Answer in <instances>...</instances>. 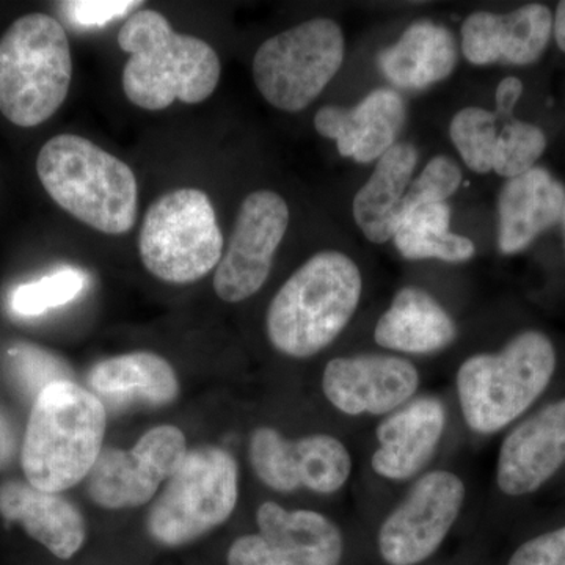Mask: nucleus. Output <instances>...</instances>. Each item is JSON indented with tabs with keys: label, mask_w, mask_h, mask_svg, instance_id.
<instances>
[{
	"label": "nucleus",
	"mask_w": 565,
	"mask_h": 565,
	"mask_svg": "<svg viewBox=\"0 0 565 565\" xmlns=\"http://www.w3.org/2000/svg\"><path fill=\"white\" fill-rule=\"evenodd\" d=\"M460 184H462V172L459 166L446 156H437L408 185L404 199L403 218L416 207L445 203V200L455 195Z\"/></svg>",
	"instance_id": "obj_31"
},
{
	"label": "nucleus",
	"mask_w": 565,
	"mask_h": 565,
	"mask_svg": "<svg viewBox=\"0 0 565 565\" xmlns=\"http://www.w3.org/2000/svg\"><path fill=\"white\" fill-rule=\"evenodd\" d=\"M73 79L68 35L50 14L13 22L0 39V111L20 128H35L55 114Z\"/></svg>",
	"instance_id": "obj_6"
},
{
	"label": "nucleus",
	"mask_w": 565,
	"mask_h": 565,
	"mask_svg": "<svg viewBox=\"0 0 565 565\" xmlns=\"http://www.w3.org/2000/svg\"><path fill=\"white\" fill-rule=\"evenodd\" d=\"M508 565H565V526L525 542Z\"/></svg>",
	"instance_id": "obj_33"
},
{
	"label": "nucleus",
	"mask_w": 565,
	"mask_h": 565,
	"mask_svg": "<svg viewBox=\"0 0 565 565\" xmlns=\"http://www.w3.org/2000/svg\"><path fill=\"white\" fill-rule=\"evenodd\" d=\"M467 489L452 471L423 475L386 516L377 544L388 565H418L440 548L465 504Z\"/></svg>",
	"instance_id": "obj_10"
},
{
	"label": "nucleus",
	"mask_w": 565,
	"mask_h": 565,
	"mask_svg": "<svg viewBox=\"0 0 565 565\" xmlns=\"http://www.w3.org/2000/svg\"><path fill=\"white\" fill-rule=\"evenodd\" d=\"M188 452L180 427H152L129 451L102 452L88 475V494L93 503L110 511L139 508L180 470Z\"/></svg>",
	"instance_id": "obj_11"
},
{
	"label": "nucleus",
	"mask_w": 565,
	"mask_h": 565,
	"mask_svg": "<svg viewBox=\"0 0 565 565\" xmlns=\"http://www.w3.org/2000/svg\"><path fill=\"white\" fill-rule=\"evenodd\" d=\"M118 44L131 55L122 68V92L140 109L206 102L221 81L222 63L214 47L173 31L159 11L132 14L118 33Z\"/></svg>",
	"instance_id": "obj_1"
},
{
	"label": "nucleus",
	"mask_w": 565,
	"mask_h": 565,
	"mask_svg": "<svg viewBox=\"0 0 565 565\" xmlns=\"http://www.w3.org/2000/svg\"><path fill=\"white\" fill-rule=\"evenodd\" d=\"M7 371L25 396H36L55 382L73 381L68 364L39 345L18 343L6 353Z\"/></svg>",
	"instance_id": "obj_29"
},
{
	"label": "nucleus",
	"mask_w": 565,
	"mask_h": 565,
	"mask_svg": "<svg viewBox=\"0 0 565 565\" xmlns=\"http://www.w3.org/2000/svg\"><path fill=\"white\" fill-rule=\"evenodd\" d=\"M418 386L414 363L381 353L338 356L322 374L327 401L348 416L393 414L415 396Z\"/></svg>",
	"instance_id": "obj_14"
},
{
	"label": "nucleus",
	"mask_w": 565,
	"mask_h": 565,
	"mask_svg": "<svg viewBox=\"0 0 565 565\" xmlns=\"http://www.w3.org/2000/svg\"><path fill=\"white\" fill-rule=\"evenodd\" d=\"M359 266L340 252L311 256L275 294L267 337L275 351L310 359L343 333L362 299Z\"/></svg>",
	"instance_id": "obj_3"
},
{
	"label": "nucleus",
	"mask_w": 565,
	"mask_h": 565,
	"mask_svg": "<svg viewBox=\"0 0 565 565\" xmlns=\"http://www.w3.org/2000/svg\"><path fill=\"white\" fill-rule=\"evenodd\" d=\"M552 31V11L544 6H526L508 14L476 11L462 24V52L473 65H527L541 57Z\"/></svg>",
	"instance_id": "obj_18"
},
{
	"label": "nucleus",
	"mask_w": 565,
	"mask_h": 565,
	"mask_svg": "<svg viewBox=\"0 0 565 565\" xmlns=\"http://www.w3.org/2000/svg\"><path fill=\"white\" fill-rule=\"evenodd\" d=\"M256 523L275 565H340L343 559V534L321 512L288 511L266 501L256 511Z\"/></svg>",
	"instance_id": "obj_19"
},
{
	"label": "nucleus",
	"mask_w": 565,
	"mask_h": 565,
	"mask_svg": "<svg viewBox=\"0 0 565 565\" xmlns=\"http://www.w3.org/2000/svg\"><path fill=\"white\" fill-rule=\"evenodd\" d=\"M106 405L73 381L55 382L33 401L22 441L21 465L29 484L61 493L88 478L102 456Z\"/></svg>",
	"instance_id": "obj_2"
},
{
	"label": "nucleus",
	"mask_w": 565,
	"mask_h": 565,
	"mask_svg": "<svg viewBox=\"0 0 565 565\" xmlns=\"http://www.w3.org/2000/svg\"><path fill=\"white\" fill-rule=\"evenodd\" d=\"M63 10L68 14L70 20L84 28H96L106 22L125 17L141 2L136 0H74L63 2Z\"/></svg>",
	"instance_id": "obj_32"
},
{
	"label": "nucleus",
	"mask_w": 565,
	"mask_h": 565,
	"mask_svg": "<svg viewBox=\"0 0 565 565\" xmlns=\"http://www.w3.org/2000/svg\"><path fill=\"white\" fill-rule=\"evenodd\" d=\"M248 459L259 481L280 493L307 489L333 494L352 475L351 452L329 434L288 440L274 427H258L248 444Z\"/></svg>",
	"instance_id": "obj_12"
},
{
	"label": "nucleus",
	"mask_w": 565,
	"mask_h": 565,
	"mask_svg": "<svg viewBox=\"0 0 565 565\" xmlns=\"http://www.w3.org/2000/svg\"><path fill=\"white\" fill-rule=\"evenodd\" d=\"M99 399L125 407H166L178 399L180 381L172 364L152 352H132L96 363L88 375Z\"/></svg>",
	"instance_id": "obj_23"
},
{
	"label": "nucleus",
	"mask_w": 565,
	"mask_h": 565,
	"mask_svg": "<svg viewBox=\"0 0 565 565\" xmlns=\"http://www.w3.org/2000/svg\"><path fill=\"white\" fill-rule=\"evenodd\" d=\"M448 204H427L408 212L394 234V244L407 259H440L463 263L473 258L475 244L468 237L449 232Z\"/></svg>",
	"instance_id": "obj_26"
},
{
	"label": "nucleus",
	"mask_w": 565,
	"mask_h": 565,
	"mask_svg": "<svg viewBox=\"0 0 565 565\" xmlns=\"http://www.w3.org/2000/svg\"><path fill=\"white\" fill-rule=\"evenodd\" d=\"M343 61L340 25L316 18L264 41L253 58V79L270 106L299 111L321 95Z\"/></svg>",
	"instance_id": "obj_9"
},
{
	"label": "nucleus",
	"mask_w": 565,
	"mask_h": 565,
	"mask_svg": "<svg viewBox=\"0 0 565 565\" xmlns=\"http://www.w3.org/2000/svg\"><path fill=\"white\" fill-rule=\"evenodd\" d=\"M498 117L481 107H467L457 111L449 126V136L468 169L476 173L493 170V154L497 148Z\"/></svg>",
	"instance_id": "obj_27"
},
{
	"label": "nucleus",
	"mask_w": 565,
	"mask_h": 565,
	"mask_svg": "<svg viewBox=\"0 0 565 565\" xmlns=\"http://www.w3.org/2000/svg\"><path fill=\"white\" fill-rule=\"evenodd\" d=\"M14 434L6 416L0 414V468L6 467L14 455Z\"/></svg>",
	"instance_id": "obj_35"
},
{
	"label": "nucleus",
	"mask_w": 565,
	"mask_h": 565,
	"mask_svg": "<svg viewBox=\"0 0 565 565\" xmlns=\"http://www.w3.org/2000/svg\"><path fill=\"white\" fill-rule=\"evenodd\" d=\"M0 515L18 523L25 533L58 559L76 555L87 537L84 515L58 493L43 492L29 482L0 484Z\"/></svg>",
	"instance_id": "obj_20"
},
{
	"label": "nucleus",
	"mask_w": 565,
	"mask_h": 565,
	"mask_svg": "<svg viewBox=\"0 0 565 565\" xmlns=\"http://www.w3.org/2000/svg\"><path fill=\"white\" fill-rule=\"evenodd\" d=\"M555 370V348L539 332L519 334L503 351L470 356L456 377L465 423L475 434L500 433L539 399Z\"/></svg>",
	"instance_id": "obj_5"
},
{
	"label": "nucleus",
	"mask_w": 565,
	"mask_h": 565,
	"mask_svg": "<svg viewBox=\"0 0 565 565\" xmlns=\"http://www.w3.org/2000/svg\"><path fill=\"white\" fill-rule=\"evenodd\" d=\"M557 44L565 52V2H561L556 10V20L553 22Z\"/></svg>",
	"instance_id": "obj_36"
},
{
	"label": "nucleus",
	"mask_w": 565,
	"mask_h": 565,
	"mask_svg": "<svg viewBox=\"0 0 565 565\" xmlns=\"http://www.w3.org/2000/svg\"><path fill=\"white\" fill-rule=\"evenodd\" d=\"M446 427L444 401L416 397L386 416L375 429L379 448L371 457L375 475L388 481L414 478L433 459Z\"/></svg>",
	"instance_id": "obj_16"
},
{
	"label": "nucleus",
	"mask_w": 565,
	"mask_h": 565,
	"mask_svg": "<svg viewBox=\"0 0 565 565\" xmlns=\"http://www.w3.org/2000/svg\"><path fill=\"white\" fill-rule=\"evenodd\" d=\"M404 121L403 96L390 88H377L352 109L322 107L316 114L315 128L322 137L337 141L344 158L370 163L396 145Z\"/></svg>",
	"instance_id": "obj_17"
},
{
	"label": "nucleus",
	"mask_w": 565,
	"mask_h": 565,
	"mask_svg": "<svg viewBox=\"0 0 565 565\" xmlns=\"http://www.w3.org/2000/svg\"><path fill=\"white\" fill-rule=\"evenodd\" d=\"M239 498V468L226 449L202 446L185 456L147 516L152 541L191 544L222 526Z\"/></svg>",
	"instance_id": "obj_8"
},
{
	"label": "nucleus",
	"mask_w": 565,
	"mask_h": 565,
	"mask_svg": "<svg viewBox=\"0 0 565 565\" xmlns=\"http://www.w3.org/2000/svg\"><path fill=\"white\" fill-rule=\"evenodd\" d=\"M565 191L544 169H531L505 182L500 193L498 245L505 255L522 252L539 234L559 221Z\"/></svg>",
	"instance_id": "obj_21"
},
{
	"label": "nucleus",
	"mask_w": 565,
	"mask_h": 565,
	"mask_svg": "<svg viewBox=\"0 0 565 565\" xmlns=\"http://www.w3.org/2000/svg\"><path fill=\"white\" fill-rule=\"evenodd\" d=\"M288 225L289 207L278 193L258 191L244 200L214 274L223 302H244L263 288Z\"/></svg>",
	"instance_id": "obj_13"
},
{
	"label": "nucleus",
	"mask_w": 565,
	"mask_h": 565,
	"mask_svg": "<svg viewBox=\"0 0 565 565\" xmlns=\"http://www.w3.org/2000/svg\"><path fill=\"white\" fill-rule=\"evenodd\" d=\"M88 277L74 267H63L40 280L24 282L11 292V310L20 316H40L76 299Z\"/></svg>",
	"instance_id": "obj_28"
},
{
	"label": "nucleus",
	"mask_w": 565,
	"mask_h": 565,
	"mask_svg": "<svg viewBox=\"0 0 565 565\" xmlns=\"http://www.w3.org/2000/svg\"><path fill=\"white\" fill-rule=\"evenodd\" d=\"M523 84L522 81L516 77H505L500 82L497 88V115L498 118L511 117L512 110H514L516 102L522 96Z\"/></svg>",
	"instance_id": "obj_34"
},
{
	"label": "nucleus",
	"mask_w": 565,
	"mask_h": 565,
	"mask_svg": "<svg viewBox=\"0 0 565 565\" xmlns=\"http://www.w3.org/2000/svg\"><path fill=\"white\" fill-rule=\"evenodd\" d=\"M386 79L404 90H424L451 76L457 65L455 35L433 21H416L377 57Z\"/></svg>",
	"instance_id": "obj_25"
},
{
	"label": "nucleus",
	"mask_w": 565,
	"mask_h": 565,
	"mask_svg": "<svg viewBox=\"0 0 565 565\" xmlns=\"http://www.w3.org/2000/svg\"><path fill=\"white\" fill-rule=\"evenodd\" d=\"M456 322L429 292L405 286L374 329L375 343L390 351L427 355L455 343Z\"/></svg>",
	"instance_id": "obj_22"
},
{
	"label": "nucleus",
	"mask_w": 565,
	"mask_h": 565,
	"mask_svg": "<svg viewBox=\"0 0 565 565\" xmlns=\"http://www.w3.org/2000/svg\"><path fill=\"white\" fill-rule=\"evenodd\" d=\"M36 173L63 211L96 232L120 236L136 225L139 185L131 167L85 137H52L41 148Z\"/></svg>",
	"instance_id": "obj_4"
},
{
	"label": "nucleus",
	"mask_w": 565,
	"mask_h": 565,
	"mask_svg": "<svg viewBox=\"0 0 565 565\" xmlns=\"http://www.w3.org/2000/svg\"><path fill=\"white\" fill-rule=\"evenodd\" d=\"M545 147L546 139L541 129L530 122L508 121L498 134L493 170L509 180L525 174L533 169Z\"/></svg>",
	"instance_id": "obj_30"
},
{
	"label": "nucleus",
	"mask_w": 565,
	"mask_h": 565,
	"mask_svg": "<svg viewBox=\"0 0 565 565\" xmlns=\"http://www.w3.org/2000/svg\"><path fill=\"white\" fill-rule=\"evenodd\" d=\"M565 463V399L530 416L501 444L497 484L509 497L541 489Z\"/></svg>",
	"instance_id": "obj_15"
},
{
	"label": "nucleus",
	"mask_w": 565,
	"mask_h": 565,
	"mask_svg": "<svg viewBox=\"0 0 565 565\" xmlns=\"http://www.w3.org/2000/svg\"><path fill=\"white\" fill-rule=\"evenodd\" d=\"M418 163L411 143H396L377 161L374 173L353 199L356 225L374 244L392 239L403 221L405 193Z\"/></svg>",
	"instance_id": "obj_24"
},
{
	"label": "nucleus",
	"mask_w": 565,
	"mask_h": 565,
	"mask_svg": "<svg viewBox=\"0 0 565 565\" xmlns=\"http://www.w3.org/2000/svg\"><path fill=\"white\" fill-rule=\"evenodd\" d=\"M139 252L148 273L170 285H189L217 269L223 234L210 196L185 188L156 200L145 214Z\"/></svg>",
	"instance_id": "obj_7"
}]
</instances>
